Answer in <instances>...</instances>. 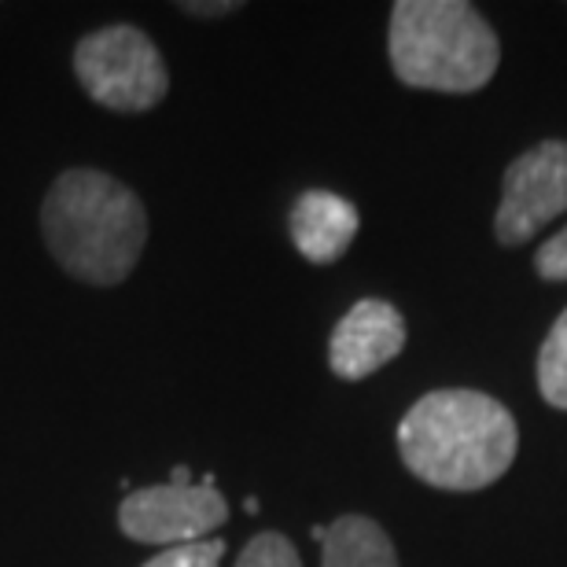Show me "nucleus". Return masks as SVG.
<instances>
[{
    "instance_id": "f257e3e1",
    "label": "nucleus",
    "mask_w": 567,
    "mask_h": 567,
    "mask_svg": "<svg viewBox=\"0 0 567 567\" xmlns=\"http://www.w3.org/2000/svg\"><path fill=\"white\" fill-rule=\"evenodd\" d=\"M144 199L107 169H63L44 192L41 236L52 262L89 288H118L147 247Z\"/></svg>"
},
{
    "instance_id": "f03ea898",
    "label": "nucleus",
    "mask_w": 567,
    "mask_h": 567,
    "mask_svg": "<svg viewBox=\"0 0 567 567\" xmlns=\"http://www.w3.org/2000/svg\"><path fill=\"white\" fill-rule=\"evenodd\" d=\"M402 461L435 491H486L513 468L519 431L513 413L483 391H431L399 424Z\"/></svg>"
},
{
    "instance_id": "7ed1b4c3",
    "label": "nucleus",
    "mask_w": 567,
    "mask_h": 567,
    "mask_svg": "<svg viewBox=\"0 0 567 567\" xmlns=\"http://www.w3.org/2000/svg\"><path fill=\"white\" fill-rule=\"evenodd\" d=\"M388 52L402 85L431 93H475L502 63L494 27L464 0H399Z\"/></svg>"
},
{
    "instance_id": "20e7f679",
    "label": "nucleus",
    "mask_w": 567,
    "mask_h": 567,
    "mask_svg": "<svg viewBox=\"0 0 567 567\" xmlns=\"http://www.w3.org/2000/svg\"><path fill=\"white\" fill-rule=\"evenodd\" d=\"M74 78L93 104L141 115L166 100L169 71L163 52L144 30L130 22H115L96 33H85L74 49Z\"/></svg>"
},
{
    "instance_id": "39448f33",
    "label": "nucleus",
    "mask_w": 567,
    "mask_h": 567,
    "mask_svg": "<svg viewBox=\"0 0 567 567\" xmlns=\"http://www.w3.org/2000/svg\"><path fill=\"white\" fill-rule=\"evenodd\" d=\"M229 524V502L214 486V475L192 483L188 468H174V480L141 486L122 497L118 530L144 546H188L207 542L214 530Z\"/></svg>"
},
{
    "instance_id": "423d86ee",
    "label": "nucleus",
    "mask_w": 567,
    "mask_h": 567,
    "mask_svg": "<svg viewBox=\"0 0 567 567\" xmlns=\"http://www.w3.org/2000/svg\"><path fill=\"white\" fill-rule=\"evenodd\" d=\"M567 210V141H542L505 169L494 233L505 247L527 244Z\"/></svg>"
},
{
    "instance_id": "0eeeda50",
    "label": "nucleus",
    "mask_w": 567,
    "mask_h": 567,
    "mask_svg": "<svg viewBox=\"0 0 567 567\" xmlns=\"http://www.w3.org/2000/svg\"><path fill=\"white\" fill-rule=\"evenodd\" d=\"M405 347V321L391 302L361 299L339 317L328 339V365L339 380H365Z\"/></svg>"
},
{
    "instance_id": "6e6552de",
    "label": "nucleus",
    "mask_w": 567,
    "mask_h": 567,
    "mask_svg": "<svg viewBox=\"0 0 567 567\" xmlns=\"http://www.w3.org/2000/svg\"><path fill=\"white\" fill-rule=\"evenodd\" d=\"M358 207L336 192L310 188L295 199L291 207V244L306 262L313 266H332L347 255V247L358 236Z\"/></svg>"
},
{
    "instance_id": "1a4fd4ad",
    "label": "nucleus",
    "mask_w": 567,
    "mask_h": 567,
    "mask_svg": "<svg viewBox=\"0 0 567 567\" xmlns=\"http://www.w3.org/2000/svg\"><path fill=\"white\" fill-rule=\"evenodd\" d=\"M321 567H399V553L377 519L350 513L324 527Z\"/></svg>"
},
{
    "instance_id": "9d476101",
    "label": "nucleus",
    "mask_w": 567,
    "mask_h": 567,
    "mask_svg": "<svg viewBox=\"0 0 567 567\" xmlns=\"http://www.w3.org/2000/svg\"><path fill=\"white\" fill-rule=\"evenodd\" d=\"M538 388L553 410H567V310L553 321L538 354Z\"/></svg>"
},
{
    "instance_id": "9b49d317",
    "label": "nucleus",
    "mask_w": 567,
    "mask_h": 567,
    "mask_svg": "<svg viewBox=\"0 0 567 567\" xmlns=\"http://www.w3.org/2000/svg\"><path fill=\"white\" fill-rule=\"evenodd\" d=\"M236 567H302V560L288 535H280V530H262V535H255L240 549Z\"/></svg>"
},
{
    "instance_id": "f8f14e48",
    "label": "nucleus",
    "mask_w": 567,
    "mask_h": 567,
    "mask_svg": "<svg viewBox=\"0 0 567 567\" xmlns=\"http://www.w3.org/2000/svg\"><path fill=\"white\" fill-rule=\"evenodd\" d=\"M221 557H225V542L207 538V542H188V546H169L141 567H221Z\"/></svg>"
},
{
    "instance_id": "ddd939ff",
    "label": "nucleus",
    "mask_w": 567,
    "mask_h": 567,
    "mask_svg": "<svg viewBox=\"0 0 567 567\" xmlns=\"http://www.w3.org/2000/svg\"><path fill=\"white\" fill-rule=\"evenodd\" d=\"M535 274L542 280H567V225L557 233V236H549L546 244L538 247V255H535Z\"/></svg>"
},
{
    "instance_id": "4468645a",
    "label": "nucleus",
    "mask_w": 567,
    "mask_h": 567,
    "mask_svg": "<svg viewBox=\"0 0 567 567\" xmlns=\"http://www.w3.org/2000/svg\"><path fill=\"white\" fill-rule=\"evenodd\" d=\"M240 4H233V0H225V4H181V11H188V16H225V11H236Z\"/></svg>"
}]
</instances>
